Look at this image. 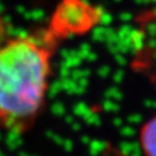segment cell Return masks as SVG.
<instances>
[{
    "instance_id": "cell-1",
    "label": "cell",
    "mask_w": 156,
    "mask_h": 156,
    "mask_svg": "<svg viewBox=\"0 0 156 156\" xmlns=\"http://www.w3.org/2000/svg\"><path fill=\"white\" fill-rule=\"evenodd\" d=\"M60 44L45 26L1 41L0 128L5 132L27 133L43 113Z\"/></svg>"
},
{
    "instance_id": "cell-2",
    "label": "cell",
    "mask_w": 156,
    "mask_h": 156,
    "mask_svg": "<svg viewBox=\"0 0 156 156\" xmlns=\"http://www.w3.org/2000/svg\"><path fill=\"white\" fill-rule=\"evenodd\" d=\"M103 20V9L89 0H59L45 27L60 43L82 37Z\"/></svg>"
},
{
    "instance_id": "cell-3",
    "label": "cell",
    "mask_w": 156,
    "mask_h": 156,
    "mask_svg": "<svg viewBox=\"0 0 156 156\" xmlns=\"http://www.w3.org/2000/svg\"><path fill=\"white\" fill-rule=\"evenodd\" d=\"M139 144L145 156H156V115L142 124L139 132Z\"/></svg>"
}]
</instances>
